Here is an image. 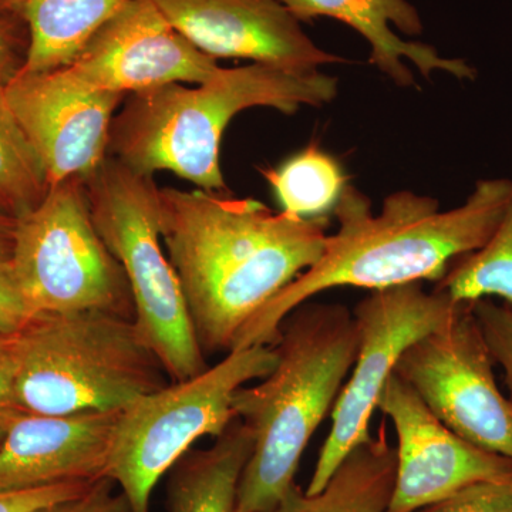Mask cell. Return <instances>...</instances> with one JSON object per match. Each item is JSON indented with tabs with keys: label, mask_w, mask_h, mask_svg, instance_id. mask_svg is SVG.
<instances>
[{
	"label": "cell",
	"mask_w": 512,
	"mask_h": 512,
	"mask_svg": "<svg viewBox=\"0 0 512 512\" xmlns=\"http://www.w3.org/2000/svg\"><path fill=\"white\" fill-rule=\"evenodd\" d=\"M9 336H0V350L6 348V343H8Z\"/></svg>",
	"instance_id": "obj_33"
},
{
	"label": "cell",
	"mask_w": 512,
	"mask_h": 512,
	"mask_svg": "<svg viewBox=\"0 0 512 512\" xmlns=\"http://www.w3.org/2000/svg\"><path fill=\"white\" fill-rule=\"evenodd\" d=\"M276 365L232 397L254 447L238 485L237 512H268L295 484L303 451L332 413L359 349L355 316L340 303L293 309L274 343Z\"/></svg>",
	"instance_id": "obj_3"
},
{
	"label": "cell",
	"mask_w": 512,
	"mask_h": 512,
	"mask_svg": "<svg viewBox=\"0 0 512 512\" xmlns=\"http://www.w3.org/2000/svg\"><path fill=\"white\" fill-rule=\"evenodd\" d=\"M416 512H512V477L467 485Z\"/></svg>",
	"instance_id": "obj_23"
},
{
	"label": "cell",
	"mask_w": 512,
	"mask_h": 512,
	"mask_svg": "<svg viewBox=\"0 0 512 512\" xmlns=\"http://www.w3.org/2000/svg\"><path fill=\"white\" fill-rule=\"evenodd\" d=\"M120 414H16L0 443V491L107 478Z\"/></svg>",
	"instance_id": "obj_15"
},
{
	"label": "cell",
	"mask_w": 512,
	"mask_h": 512,
	"mask_svg": "<svg viewBox=\"0 0 512 512\" xmlns=\"http://www.w3.org/2000/svg\"><path fill=\"white\" fill-rule=\"evenodd\" d=\"M336 96L338 79L320 70L220 67L195 87L174 83L131 94L111 123L109 156L137 173L171 171L204 191H222L221 138L237 114L254 107L293 114Z\"/></svg>",
	"instance_id": "obj_4"
},
{
	"label": "cell",
	"mask_w": 512,
	"mask_h": 512,
	"mask_svg": "<svg viewBox=\"0 0 512 512\" xmlns=\"http://www.w3.org/2000/svg\"><path fill=\"white\" fill-rule=\"evenodd\" d=\"M161 241L205 356L231 352L242 329L308 271L328 218L275 212L254 198L160 188Z\"/></svg>",
	"instance_id": "obj_1"
},
{
	"label": "cell",
	"mask_w": 512,
	"mask_h": 512,
	"mask_svg": "<svg viewBox=\"0 0 512 512\" xmlns=\"http://www.w3.org/2000/svg\"><path fill=\"white\" fill-rule=\"evenodd\" d=\"M5 97L42 161L50 187L87 177L104 163L114 111L126 96L87 86L63 67L19 72L6 84Z\"/></svg>",
	"instance_id": "obj_11"
},
{
	"label": "cell",
	"mask_w": 512,
	"mask_h": 512,
	"mask_svg": "<svg viewBox=\"0 0 512 512\" xmlns=\"http://www.w3.org/2000/svg\"><path fill=\"white\" fill-rule=\"evenodd\" d=\"M117 485L110 478H103L87 493L37 508L32 512H133L126 495L116 493Z\"/></svg>",
	"instance_id": "obj_26"
},
{
	"label": "cell",
	"mask_w": 512,
	"mask_h": 512,
	"mask_svg": "<svg viewBox=\"0 0 512 512\" xmlns=\"http://www.w3.org/2000/svg\"><path fill=\"white\" fill-rule=\"evenodd\" d=\"M30 318L32 315L20 295L10 262H3L0 264V336H12Z\"/></svg>",
	"instance_id": "obj_28"
},
{
	"label": "cell",
	"mask_w": 512,
	"mask_h": 512,
	"mask_svg": "<svg viewBox=\"0 0 512 512\" xmlns=\"http://www.w3.org/2000/svg\"><path fill=\"white\" fill-rule=\"evenodd\" d=\"M494 363L471 303H460L394 373L461 439L512 461V400L498 389Z\"/></svg>",
	"instance_id": "obj_10"
},
{
	"label": "cell",
	"mask_w": 512,
	"mask_h": 512,
	"mask_svg": "<svg viewBox=\"0 0 512 512\" xmlns=\"http://www.w3.org/2000/svg\"><path fill=\"white\" fill-rule=\"evenodd\" d=\"M49 191L46 171L0 84V212L12 218L37 207Z\"/></svg>",
	"instance_id": "obj_22"
},
{
	"label": "cell",
	"mask_w": 512,
	"mask_h": 512,
	"mask_svg": "<svg viewBox=\"0 0 512 512\" xmlns=\"http://www.w3.org/2000/svg\"><path fill=\"white\" fill-rule=\"evenodd\" d=\"M261 173L282 211L305 220L328 218L348 185L338 160L316 146L303 148L279 167Z\"/></svg>",
	"instance_id": "obj_20"
},
{
	"label": "cell",
	"mask_w": 512,
	"mask_h": 512,
	"mask_svg": "<svg viewBox=\"0 0 512 512\" xmlns=\"http://www.w3.org/2000/svg\"><path fill=\"white\" fill-rule=\"evenodd\" d=\"M278 360L274 346L234 349L198 376L170 382L121 410L107 478L133 512H150L158 481L202 437L217 439L237 420L232 397L264 379Z\"/></svg>",
	"instance_id": "obj_7"
},
{
	"label": "cell",
	"mask_w": 512,
	"mask_h": 512,
	"mask_svg": "<svg viewBox=\"0 0 512 512\" xmlns=\"http://www.w3.org/2000/svg\"><path fill=\"white\" fill-rule=\"evenodd\" d=\"M9 262L32 318L104 312L134 320L127 276L94 227L82 177L50 185L16 218Z\"/></svg>",
	"instance_id": "obj_8"
},
{
	"label": "cell",
	"mask_w": 512,
	"mask_h": 512,
	"mask_svg": "<svg viewBox=\"0 0 512 512\" xmlns=\"http://www.w3.org/2000/svg\"><path fill=\"white\" fill-rule=\"evenodd\" d=\"M376 410L396 430L397 467L387 512H416L478 481L512 477V461L461 439L396 373Z\"/></svg>",
	"instance_id": "obj_12"
},
{
	"label": "cell",
	"mask_w": 512,
	"mask_h": 512,
	"mask_svg": "<svg viewBox=\"0 0 512 512\" xmlns=\"http://www.w3.org/2000/svg\"><path fill=\"white\" fill-rule=\"evenodd\" d=\"M94 227L123 266L138 336L171 382L208 369L183 289L161 241L160 198L153 175L113 157L83 178Z\"/></svg>",
	"instance_id": "obj_6"
},
{
	"label": "cell",
	"mask_w": 512,
	"mask_h": 512,
	"mask_svg": "<svg viewBox=\"0 0 512 512\" xmlns=\"http://www.w3.org/2000/svg\"><path fill=\"white\" fill-rule=\"evenodd\" d=\"M15 224V218L0 212V264L9 262L10 256H12Z\"/></svg>",
	"instance_id": "obj_30"
},
{
	"label": "cell",
	"mask_w": 512,
	"mask_h": 512,
	"mask_svg": "<svg viewBox=\"0 0 512 512\" xmlns=\"http://www.w3.org/2000/svg\"><path fill=\"white\" fill-rule=\"evenodd\" d=\"M511 188V178L477 181L466 202L448 211H440L434 198L397 191L375 215L369 198L346 185L333 210L338 229L326 238L322 256L256 313L234 349L274 346L286 316L329 289L352 286L373 292L413 282L439 284L457 259L491 238Z\"/></svg>",
	"instance_id": "obj_2"
},
{
	"label": "cell",
	"mask_w": 512,
	"mask_h": 512,
	"mask_svg": "<svg viewBox=\"0 0 512 512\" xmlns=\"http://www.w3.org/2000/svg\"><path fill=\"white\" fill-rule=\"evenodd\" d=\"M436 289L457 303L498 296L512 308V188L503 220L491 238L484 247L457 259Z\"/></svg>",
	"instance_id": "obj_21"
},
{
	"label": "cell",
	"mask_w": 512,
	"mask_h": 512,
	"mask_svg": "<svg viewBox=\"0 0 512 512\" xmlns=\"http://www.w3.org/2000/svg\"><path fill=\"white\" fill-rule=\"evenodd\" d=\"M254 440L235 420L208 448L185 453L168 471V512H237L238 485Z\"/></svg>",
	"instance_id": "obj_18"
},
{
	"label": "cell",
	"mask_w": 512,
	"mask_h": 512,
	"mask_svg": "<svg viewBox=\"0 0 512 512\" xmlns=\"http://www.w3.org/2000/svg\"><path fill=\"white\" fill-rule=\"evenodd\" d=\"M15 396H13L12 365L8 350H0V414L18 413Z\"/></svg>",
	"instance_id": "obj_29"
},
{
	"label": "cell",
	"mask_w": 512,
	"mask_h": 512,
	"mask_svg": "<svg viewBox=\"0 0 512 512\" xmlns=\"http://www.w3.org/2000/svg\"><path fill=\"white\" fill-rule=\"evenodd\" d=\"M131 0H22L29 47L20 72L69 66L90 39Z\"/></svg>",
	"instance_id": "obj_19"
},
{
	"label": "cell",
	"mask_w": 512,
	"mask_h": 512,
	"mask_svg": "<svg viewBox=\"0 0 512 512\" xmlns=\"http://www.w3.org/2000/svg\"><path fill=\"white\" fill-rule=\"evenodd\" d=\"M64 69L87 86L126 96L165 84H201L220 66L185 39L154 0H131Z\"/></svg>",
	"instance_id": "obj_13"
},
{
	"label": "cell",
	"mask_w": 512,
	"mask_h": 512,
	"mask_svg": "<svg viewBox=\"0 0 512 512\" xmlns=\"http://www.w3.org/2000/svg\"><path fill=\"white\" fill-rule=\"evenodd\" d=\"M15 13L0 12V84L6 86L20 72L28 55L29 40L22 37V30Z\"/></svg>",
	"instance_id": "obj_27"
},
{
	"label": "cell",
	"mask_w": 512,
	"mask_h": 512,
	"mask_svg": "<svg viewBox=\"0 0 512 512\" xmlns=\"http://www.w3.org/2000/svg\"><path fill=\"white\" fill-rule=\"evenodd\" d=\"M99 483V481H96ZM96 483H63L28 488V490L0 491V512H32L45 505L59 503L87 493Z\"/></svg>",
	"instance_id": "obj_25"
},
{
	"label": "cell",
	"mask_w": 512,
	"mask_h": 512,
	"mask_svg": "<svg viewBox=\"0 0 512 512\" xmlns=\"http://www.w3.org/2000/svg\"><path fill=\"white\" fill-rule=\"evenodd\" d=\"M6 350L23 413L123 410L171 382L133 319L111 313L33 316L9 336Z\"/></svg>",
	"instance_id": "obj_5"
},
{
	"label": "cell",
	"mask_w": 512,
	"mask_h": 512,
	"mask_svg": "<svg viewBox=\"0 0 512 512\" xmlns=\"http://www.w3.org/2000/svg\"><path fill=\"white\" fill-rule=\"evenodd\" d=\"M18 413L0 414V443L5 439V434L6 431H8L10 420H12Z\"/></svg>",
	"instance_id": "obj_32"
},
{
	"label": "cell",
	"mask_w": 512,
	"mask_h": 512,
	"mask_svg": "<svg viewBox=\"0 0 512 512\" xmlns=\"http://www.w3.org/2000/svg\"><path fill=\"white\" fill-rule=\"evenodd\" d=\"M178 32L212 59H247L316 72L345 59L320 49L279 0H154Z\"/></svg>",
	"instance_id": "obj_14"
},
{
	"label": "cell",
	"mask_w": 512,
	"mask_h": 512,
	"mask_svg": "<svg viewBox=\"0 0 512 512\" xmlns=\"http://www.w3.org/2000/svg\"><path fill=\"white\" fill-rule=\"evenodd\" d=\"M471 308L494 362L503 366L512 400V308L497 305L490 299L471 302Z\"/></svg>",
	"instance_id": "obj_24"
},
{
	"label": "cell",
	"mask_w": 512,
	"mask_h": 512,
	"mask_svg": "<svg viewBox=\"0 0 512 512\" xmlns=\"http://www.w3.org/2000/svg\"><path fill=\"white\" fill-rule=\"evenodd\" d=\"M299 22L330 18L356 30L370 46V63L389 77L396 86L412 87L414 76L404 60L412 62L426 79L436 72L447 73L458 80H474L476 69L463 59H446L434 47L407 42L392 29L404 35L423 32L416 8L407 0H279Z\"/></svg>",
	"instance_id": "obj_16"
},
{
	"label": "cell",
	"mask_w": 512,
	"mask_h": 512,
	"mask_svg": "<svg viewBox=\"0 0 512 512\" xmlns=\"http://www.w3.org/2000/svg\"><path fill=\"white\" fill-rule=\"evenodd\" d=\"M20 5L22 0H0V12L15 13L20 16Z\"/></svg>",
	"instance_id": "obj_31"
},
{
	"label": "cell",
	"mask_w": 512,
	"mask_h": 512,
	"mask_svg": "<svg viewBox=\"0 0 512 512\" xmlns=\"http://www.w3.org/2000/svg\"><path fill=\"white\" fill-rule=\"evenodd\" d=\"M458 305L439 289L426 291L421 282L373 291L357 303L353 311L359 330L355 365L330 413L332 427L306 493H320L350 451L370 439L369 424L377 400L400 357L443 326Z\"/></svg>",
	"instance_id": "obj_9"
},
{
	"label": "cell",
	"mask_w": 512,
	"mask_h": 512,
	"mask_svg": "<svg viewBox=\"0 0 512 512\" xmlns=\"http://www.w3.org/2000/svg\"><path fill=\"white\" fill-rule=\"evenodd\" d=\"M396 447L386 424L348 454L318 494L293 484L268 512H387L396 478Z\"/></svg>",
	"instance_id": "obj_17"
}]
</instances>
